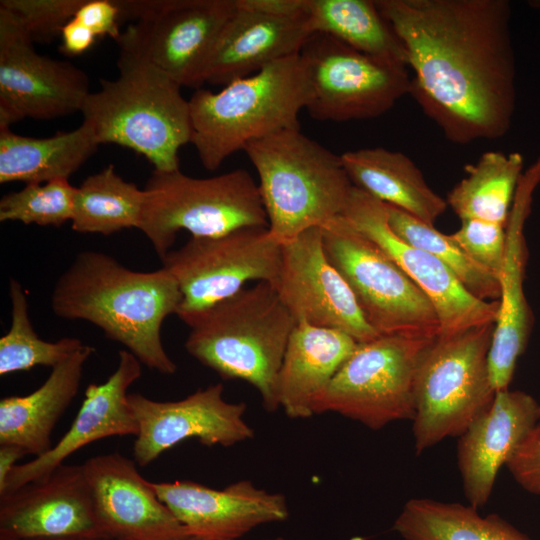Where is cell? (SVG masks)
Returning a JSON list of instances; mask_svg holds the SVG:
<instances>
[{
	"label": "cell",
	"mask_w": 540,
	"mask_h": 540,
	"mask_svg": "<svg viewBox=\"0 0 540 540\" xmlns=\"http://www.w3.org/2000/svg\"><path fill=\"white\" fill-rule=\"evenodd\" d=\"M221 383L200 388L177 401H157L140 393L128 395L138 423L133 456L145 467L187 439L206 446L230 447L251 439L254 430L244 419L246 404L224 399Z\"/></svg>",
	"instance_id": "cell-17"
},
{
	"label": "cell",
	"mask_w": 540,
	"mask_h": 540,
	"mask_svg": "<svg viewBox=\"0 0 540 540\" xmlns=\"http://www.w3.org/2000/svg\"><path fill=\"white\" fill-rule=\"evenodd\" d=\"M265 540H284L282 537H276V538H270V539H265Z\"/></svg>",
	"instance_id": "cell-45"
},
{
	"label": "cell",
	"mask_w": 540,
	"mask_h": 540,
	"mask_svg": "<svg viewBox=\"0 0 540 540\" xmlns=\"http://www.w3.org/2000/svg\"><path fill=\"white\" fill-rule=\"evenodd\" d=\"M243 151L259 178L268 230L279 242L342 215L353 185L341 156L300 129L249 142Z\"/></svg>",
	"instance_id": "cell-6"
},
{
	"label": "cell",
	"mask_w": 540,
	"mask_h": 540,
	"mask_svg": "<svg viewBox=\"0 0 540 540\" xmlns=\"http://www.w3.org/2000/svg\"><path fill=\"white\" fill-rule=\"evenodd\" d=\"M495 323L438 335L426 349L415 380L416 454L446 437L460 436L492 404L489 373Z\"/></svg>",
	"instance_id": "cell-7"
},
{
	"label": "cell",
	"mask_w": 540,
	"mask_h": 540,
	"mask_svg": "<svg viewBox=\"0 0 540 540\" xmlns=\"http://www.w3.org/2000/svg\"><path fill=\"white\" fill-rule=\"evenodd\" d=\"M11 324L0 339V375L27 371L36 366L54 368L75 354L84 344L78 338L64 337L50 342L34 331L29 303L22 285L9 279Z\"/></svg>",
	"instance_id": "cell-34"
},
{
	"label": "cell",
	"mask_w": 540,
	"mask_h": 540,
	"mask_svg": "<svg viewBox=\"0 0 540 540\" xmlns=\"http://www.w3.org/2000/svg\"><path fill=\"white\" fill-rule=\"evenodd\" d=\"M105 538L83 465L62 464L45 478L0 496V540Z\"/></svg>",
	"instance_id": "cell-18"
},
{
	"label": "cell",
	"mask_w": 540,
	"mask_h": 540,
	"mask_svg": "<svg viewBox=\"0 0 540 540\" xmlns=\"http://www.w3.org/2000/svg\"><path fill=\"white\" fill-rule=\"evenodd\" d=\"M540 422V403L520 390L497 391L490 407L459 436L457 462L470 506L488 502L500 468Z\"/></svg>",
	"instance_id": "cell-23"
},
{
	"label": "cell",
	"mask_w": 540,
	"mask_h": 540,
	"mask_svg": "<svg viewBox=\"0 0 540 540\" xmlns=\"http://www.w3.org/2000/svg\"><path fill=\"white\" fill-rule=\"evenodd\" d=\"M539 184L540 154L520 178L506 224L505 254L498 276L499 311L488 358L496 392L509 389L532 329L533 316L523 286L528 258L524 227Z\"/></svg>",
	"instance_id": "cell-21"
},
{
	"label": "cell",
	"mask_w": 540,
	"mask_h": 540,
	"mask_svg": "<svg viewBox=\"0 0 540 540\" xmlns=\"http://www.w3.org/2000/svg\"><path fill=\"white\" fill-rule=\"evenodd\" d=\"M353 186L434 225L448 207L426 182L418 166L402 152L360 148L340 155Z\"/></svg>",
	"instance_id": "cell-27"
},
{
	"label": "cell",
	"mask_w": 540,
	"mask_h": 540,
	"mask_svg": "<svg viewBox=\"0 0 540 540\" xmlns=\"http://www.w3.org/2000/svg\"><path fill=\"white\" fill-rule=\"evenodd\" d=\"M186 351L223 379L246 381L264 408H279L277 378L296 322L267 282L243 288L183 320Z\"/></svg>",
	"instance_id": "cell-3"
},
{
	"label": "cell",
	"mask_w": 540,
	"mask_h": 540,
	"mask_svg": "<svg viewBox=\"0 0 540 540\" xmlns=\"http://www.w3.org/2000/svg\"><path fill=\"white\" fill-rule=\"evenodd\" d=\"M60 38V52L66 56H77L88 51L97 36L76 18H72L62 28Z\"/></svg>",
	"instance_id": "cell-40"
},
{
	"label": "cell",
	"mask_w": 540,
	"mask_h": 540,
	"mask_svg": "<svg viewBox=\"0 0 540 540\" xmlns=\"http://www.w3.org/2000/svg\"><path fill=\"white\" fill-rule=\"evenodd\" d=\"M341 216L386 253L428 297L438 316L439 335L496 322L499 301L473 296L439 259L400 239L389 226L383 202L353 186Z\"/></svg>",
	"instance_id": "cell-15"
},
{
	"label": "cell",
	"mask_w": 540,
	"mask_h": 540,
	"mask_svg": "<svg viewBox=\"0 0 540 540\" xmlns=\"http://www.w3.org/2000/svg\"><path fill=\"white\" fill-rule=\"evenodd\" d=\"M529 3H533V4H530V5L535 7V8L540 9V1H532V2H529Z\"/></svg>",
	"instance_id": "cell-44"
},
{
	"label": "cell",
	"mask_w": 540,
	"mask_h": 540,
	"mask_svg": "<svg viewBox=\"0 0 540 540\" xmlns=\"http://www.w3.org/2000/svg\"><path fill=\"white\" fill-rule=\"evenodd\" d=\"M331 264L379 335L436 338L440 323L422 290L374 242L339 216L322 227Z\"/></svg>",
	"instance_id": "cell-10"
},
{
	"label": "cell",
	"mask_w": 540,
	"mask_h": 540,
	"mask_svg": "<svg viewBox=\"0 0 540 540\" xmlns=\"http://www.w3.org/2000/svg\"><path fill=\"white\" fill-rule=\"evenodd\" d=\"M141 362L128 350L118 353V364L109 378L89 384L79 411L68 431L46 453L16 465L0 496L51 474L74 452L113 436L138 434V423L128 401L129 387L141 377Z\"/></svg>",
	"instance_id": "cell-22"
},
{
	"label": "cell",
	"mask_w": 540,
	"mask_h": 540,
	"mask_svg": "<svg viewBox=\"0 0 540 540\" xmlns=\"http://www.w3.org/2000/svg\"><path fill=\"white\" fill-rule=\"evenodd\" d=\"M99 142L85 123L45 138L0 128V183H45L69 179L97 150Z\"/></svg>",
	"instance_id": "cell-28"
},
{
	"label": "cell",
	"mask_w": 540,
	"mask_h": 540,
	"mask_svg": "<svg viewBox=\"0 0 540 540\" xmlns=\"http://www.w3.org/2000/svg\"><path fill=\"white\" fill-rule=\"evenodd\" d=\"M76 189L68 179L25 184L2 196L0 221L59 227L72 219Z\"/></svg>",
	"instance_id": "cell-35"
},
{
	"label": "cell",
	"mask_w": 540,
	"mask_h": 540,
	"mask_svg": "<svg viewBox=\"0 0 540 540\" xmlns=\"http://www.w3.org/2000/svg\"><path fill=\"white\" fill-rule=\"evenodd\" d=\"M182 299L165 268L135 271L106 253L86 250L56 281L51 308L59 318L94 324L141 364L173 375L177 365L163 346L161 326L167 316L177 314Z\"/></svg>",
	"instance_id": "cell-2"
},
{
	"label": "cell",
	"mask_w": 540,
	"mask_h": 540,
	"mask_svg": "<svg viewBox=\"0 0 540 540\" xmlns=\"http://www.w3.org/2000/svg\"><path fill=\"white\" fill-rule=\"evenodd\" d=\"M281 248L268 227H243L215 237H191L170 250L161 260L183 296L176 315L183 321L236 294L249 281L273 285Z\"/></svg>",
	"instance_id": "cell-12"
},
{
	"label": "cell",
	"mask_w": 540,
	"mask_h": 540,
	"mask_svg": "<svg viewBox=\"0 0 540 540\" xmlns=\"http://www.w3.org/2000/svg\"><path fill=\"white\" fill-rule=\"evenodd\" d=\"M120 22L132 21L116 43L120 53L150 64L181 87H200L235 0H115Z\"/></svg>",
	"instance_id": "cell-9"
},
{
	"label": "cell",
	"mask_w": 540,
	"mask_h": 540,
	"mask_svg": "<svg viewBox=\"0 0 540 540\" xmlns=\"http://www.w3.org/2000/svg\"><path fill=\"white\" fill-rule=\"evenodd\" d=\"M100 528L109 540H192L135 462L118 452L83 464Z\"/></svg>",
	"instance_id": "cell-19"
},
{
	"label": "cell",
	"mask_w": 540,
	"mask_h": 540,
	"mask_svg": "<svg viewBox=\"0 0 540 540\" xmlns=\"http://www.w3.org/2000/svg\"><path fill=\"white\" fill-rule=\"evenodd\" d=\"M358 344L342 331L296 323L278 372L279 408L293 419L314 415L316 399Z\"/></svg>",
	"instance_id": "cell-25"
},
{
	"label": "cell",
	"mask_w": 540,
	"mask_h": 540,
	"mask_svg": "<svg viewBox=\"0 0 540 540\" xmlns=\"http://www.w3.org/2000/svg\"><path fill=\"white\" fill-rule=\"evenodd\" d=\"M506 467L525 491L540 495V422L516 448Z\"/></svg>",
	"instance_id": "cell-38"
},
{
	"label": "cell",
	"mask_w": 540,
	"mask_h": 540,
	"mask_svg": "<svg viewBox=\"0 0 540 540\" xmlns=\"http://www.w3.org/2000/svg\"><path fill=\"white\" fill-rule=\"evenodd\" d=\"M27 540H109L105 538H87V537H59V538H40Z\"/></svg>",
	"instance_id": "cell-43"
},
{
	"label": "cell",
	"mask_w": 540,
	"mask_h": 540,
	"mask_svg": "<svg viewBox=\"0 0 540 540\" xmlns=\"http://www.w3.org/2000/svg\"><path fill=\"white\" fill-rule=\"evenodd\" d=\"M244 9L280 17H296L309 13V0H236Z\"/></svg>",
	"instance_id": "cell-41"
},
{
	"label": "cell",
	"mask_w": 540,
	"mask_h": 540,
	"mask_svg": "<svg viewBox=\"0 0 540 540\" xmlns=\"http://www.w3.org/2000/svg\"><path fill=\"white\" fill-rule=\"evenodd\" d=\"M272 286L296 323L339 330L358 343L380 336L327 258L322 227L310 228L282 243L280 269Z\"/></svg>",
	"instance_id": "cell-16"
},
{
	"label": "cell",
	"mask_w": 540,
	"mask_h": 540,
	"mask_svg": "<svg viewBox=\"0 0 540 540\" xmlns=\"http://www.w3.org/2000/svg\"><path fill=\"white\" fill-rule=\"evenodd\" d=\"M314 33H325L392 67L408 69L405 49L374 0H309Z\"/></svg>",
	"instance_id": "cell-29"
},
{
	"label": "cell",
	"mask_w": 540,
	"mask_h": 540,
	"mask_svg": "<svg viewBox=\"0 0 540 540\" xmlns=\"http://www.w3.org/2000/svg\"><path fill=\"white\" fill-rule=\"evenodd\" d=\"M94 350L84 344L52 368L32 393L1 398L0 444L19 446L35 457L50 450L54 427L78 393L84 365Z\"/></svg>",
	"instance_id": "cell-26"
},
{
	"label": "cell",
	"mask_w": 540,
	"mask_h": 540,
	"mask_svg": "<svg viewBox=\"0 0 540 540\" xmlns=\"http://www.w3.org/2000/svg\"><path fill=\"white\" fill-rule=\"evenodd\" d=\"M144 201V189L124 180L109 164L77 187L71 227L78 233L105 236L123 229H138Z\"/></svg>",
	"instance_id": "cell-32"
},
{
	"label": "cell",
	"mask_w": 540,
	"mask_h": 540,
	"mask_svg": "<svg viewBox=\"0 0 540 540\" xmlns=\"http://www.w3.org/2000/svg\"><path fill=\"white\" fill-rule=\"evenodd\" d=\"M413 71L409 94L455 144L494 140L516 109L508 0H374Z\"/></svg>",
	"instance_id": "cell-1"
},
{
	"label": "cell",
	"mask_w": 540,
	"mask_h": 540,
	"mask_svg": "<svg viewBox=\"0 0 540 540\" xmlns=\"http://www.w3.org/2000/svg\"><path fill=\"white\" fill-rule=\"evenodd\" d=\"M523 166L519 152L483 153L466 166L467 175L448 193L447 205L460 220L474 218L506 225Z\"/></svg>",
	"instance_id": "cell-31"
},
{
	"label": "cell",
	"mask_w": 540,
	"mask_h": 540,
	"mask_svg": "<svg viewBox=\"0 0 540 540\" xmlns=\"http://www.w3.org/2000/svg\"><path fill=\"white\" fill-rule=\"evenodd\" d=\"M24 28L0 7V128L20 119H52L81 108L86 73L70 62L40 55Z\"/></svg>",
	"instance_id": "cell-14"
},
{
	"label": "cell",
	"mask_w": 540,
	"mask_h": 540,
	"mask_svg": "<svg viewBox=\"0 0 540 540\" xmlns=\"http://www.w3.org/2000/svg\"><path fill=\"white\" fill-rule=\"evenodd\" d=\"M385 207L389 226L400 239L439 259L473 296L485 301H499L497 277L472 260L451 235L439 232L434 225L398 207L388 204Z\"/></svg>",
	"instance_id": "cell-33"
},
{
	"label": "cell",
	"mask_w": 540,
	"mask_h": 540,
	"mask_svg": "<svg viewBox=\"0 0 540 540\" xmlns=\"http://www.w3.org/2000/svg\"><path fill=\"white\" fill-rule=\"evenodd\" d=\"M73 18L88 27L97 37L108 36L116 42L122 32L115 0H83Z\"/></svg>",
	"instance_id": "cell-39"
},
{
	"label": "cell",
	"mask_w": 540,
	"mask_h": 540,
	"mask_svg": "<svg viewBox=\"0 0 540 540\" xmlns=\"http://www.w3.org/2000/svg\"><path fill=\"white\" fill-rule=\"evenodd\" d=\"M310 97L300 54L233 80L218 92L197 89L189 99L190 143L203 167L214 171L249 142L300 129L298 115Z\"/></svg>",
	"instance_id": "cell-4"
},
{
	"label": "cell",
	"mask_w": 540,
	"mask_h": 540,
	"mask_svg": "<svg viewBox=\"0 0 540 540\" xmlns=\"http://www.w3.org/2000/svg\"><path fill=\"white\" fill-rule=\"evenodd\" d=\"M25 455L27 453L19 446L0 444V493L3 491L11 471L18 465L17 461Z\"/></svg>",
	"instance_id": "cell-42"
},
{
	"label": "cell",
	"mask_w": 540,
	"mask_h": 540,
	"mask_svg": "<svg viewBox=\"0 0 540 540\" xmlns=\"http://www.w3.org/2000/svg\"><path fill=\"white\" fill-rule=\"evenodd\" d=\"M450 235L472 260L498 279L505 254V224L462 219L459 229Z\"/></svg>",
	"instance_id": "cell-37"
},
{
	"label": "cell",
	"mask_w": 540,
	"mask_h": 540,
	"mask_svg": "<svg viewBox=\"0 0 540 540\" xmlns=\"http://www.w3.org/2000/svg\"><path fill=\"white\" fill-rule=\"evenodd\" d=\"M139 230L163 258L177 233L215 237L243 227H268L258 184L237 169L209 178L154 170L145 187Z\"/></svg>",
	"instance_id": "cell-8"
},
{
	"label": "cell",
	"mask_w": 540,
	"mask_h": 540,
	"mask_svg": "<svg viewBox=\"0 0 540 540\" xmlns=\"http://www.w3.org/2000/svg\"><path fill=\"white\" fill-rule=\"evenodd\" d=\"M119 76L101 79L81 108L99 144L143 155L157 171L179 170V149L190 143L189 100L181 86L154 66L120 53Z\"/></svg>",
	"instance_id": "cell-5"
},
{
	"label": "cell",
	"mask_w": 540,
	"mask_h": 540,
	"mask_svg": "<svg viewBox=\"0 0 540 540\" xmlns=\"http://www.w3.org/2000/svg\"><path fill=\"white\" fill-rule=\"evenodd\" d=\"M435 338L380 335L359 343L314 403V414L333 412L379 430L413 420L420 361Z\"/></svg>",
	"instance_id": "cell-11"
},
{
	"label": "cell",
	"mask_w": 540,
	"mask_h": 540,
	"mask_svg": "<svg viewBox=\"0 0 540 540\" xmlns=\"http://www.w3.org/2000/svg\"><path fill=\"white\" fill-rule=\"evenodd\" d=\"M309 13L267 15L239 7L222 29L203 73V83L226 85L300 53L313 34Z\"/></svg>",
	"instance_id": "cell-24"
},
{
	"label": "cell",
	"mask_w": 540,
	"mask_h": 540,
	"mask_svg": "<svg viewBox=\"0 0 540 540\" xmlns=\"http://www.w3.org/2000/svg\"><path fill=\"white\" fill-rule=\"evenodd\" d=\"M426 498L407 501L392 526L403 540H532L498 514Z\"/></svg>",
	"instance_id": "cell-30"
},
{
	"label": "cell",
	"mask_w": 540,
	"mask_h": 540,
	"mask_svg": "<svg viewBox=\"0 0 540 540\" xmlns=\"http://www.w3.org/2000/svg\"><path fill=\"white\" fill-rule=\"evenodd\" d=\"M300 56L311 97L309 115L344 122L379 117L409 94L408 69L383 64L325 33H313Z\"/></svg>",
	"instance_id": "cell-13"
},
{
	"label": "cell",
	"mask_w": 540,
	"mask_h": 540,
	"mask_svg": "<svg viewBox=\"0 0 540 540\" xmlns=\"http://www.w3.org/2000/svg\"><path fill=\"white\" fill-rule=\"evenodd\" d=\"M83 0H1L33 42L50 43L60 36Z\"/></svg>",
	"instance_id": "cell-36"
},
{
	"label": "cell",
	"mask_w": 540,
	"mask_h": 540,
	"mask_svg": "<svg viewBox=\"0 0 540 540\" xmlns=\"http://www.w3.org/2000/svg\"><path fill=\"white\" fill-rule=\"evenodd\" d=\"M158 498L186 528L192 540H238L252 529L283 522L286 498L241 480L218 490L190 480L152 482Z\"/></svg>",
	"instance_id": "cell-20"
}]
</instances>
